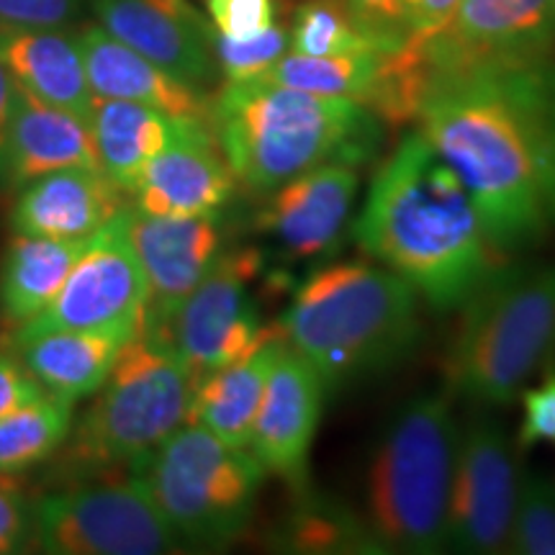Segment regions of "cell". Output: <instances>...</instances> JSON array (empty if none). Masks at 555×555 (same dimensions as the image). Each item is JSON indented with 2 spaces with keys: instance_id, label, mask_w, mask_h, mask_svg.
<instances>
[{
  "instance_id": "obj_19",
  "label": "cell",
  "mask_w": 555,
  "mask_h": 555,
  "mask_svg": "<svg viewBox=\"0 0 555 555\" xmlns=\"http://www.w3.org/2000/svg\"><path fill=\"white\" fill-rule=\"evenodd\" d=\"M124 204V191L99 168L47 172L21 191L11 227L26 237L82 240L108 224Z\"/></svg>"
},
{
  "instance_id": "obj_24",
  "label": "cell",
  "mask_w": 555,
  "mask_h": 555,
  "mask_svg": "<svg viewBox=\"0 0 555 555\" xmlns=\"http://www.w3.org/2000/svg\"><path fill=\"white\" fill-rule=\"evenodd\" d=\"M286 339L273 337L237 363L201 380L193 391L189 422L206 427L232 448H249L255 420H258L262 393L270 371L281 356Z\"/></svg>"
},
{
  "instance_id": "obj_18",
  "label": "cell",
  "mask_w": 555,
  "mask_h": 555,
  "mask_svg": "<svg viewBox=\"0 0 555 555\" xmlns=\"http://www.w3.org/2000/svg\"><path fill=\"white\" fill-rule=\"evenodd\" d=\"M268 206L260 211L258 227L268 232L283 253L307 260L335 245L350 217L358 191V172L352 165L327 163L273 189Z\"/></svg>"
},
{
  "instance_id": "obj_23",
  "label": "cell",
  "mask_w": 555,
  "mask_h": 555,
  "mask_svg": "<svg viewBox=\"0 0 555 555\" xmlns=\"http://www.w3.org/2000/svg\"><path fill=\"white\" fill-rule=\"evenodd\" d=\"M131 335V330H60L24 339L16 347L50 397L78 404L103 386Z\"/></svg>"
},
{
  "instance_id": "obj_22",
  "label": "cell",
  "mask_w": 555,
  "mask_h": 555,
  "mask_svg": "<svg viewBox=\"0 0 555 555\" xmlns=\"http://www.w3.org/2000/svg\"><path fill=\"white\" fill-rule=\"evenodd\" d=\"M0 65L21 90L73 111L90 124L95 93L90 90L78 37L57 29L0 24Z\"/></svg>"
},
{
  "instance_id": "obj_8",
  "label": "cell",
  "mask_w": 555,
  "mask_h": 555,
  "mask_svg": "<svg viewBox=\"0 0 555 555\" xmlns=\"http://www.w3.org/2000/svg\"><path fill=\"white\" fill-rule=\"evenodd\" d=\"M129 474L183 543L211 547L247 530L266 468L249 448L185 422Z\"/></svg>"
},
{
  "instance_id": "obj_38",
  "label": "cell",
  "mask_w": 555,
  "mask_h": 555,
  "mask_svg": "<svg viewBox=\"0 0 555 555\" xmlns=\"http://www.w3.org/2000/svg\"><path fill=\"white\" fill-rule=\"evenodd\" d=\"M399 24L406 37H422L446 21L461 0H397Z\"/></svg>"
},
{
  "instance_id": "obj_29",
  "label": "cell",
  "mask_w": 555,
  "mask_h": 555,
  "mask_svg": "<svg viewBox=\"0 0 555 555\" xmlns=\"http://www.w3.org/2000/svg\"><path fill=\"white\" fill-rule=\"evenodd\" d=\"M73 409L57 397L29 401L0 420V474H21L65 446L73 429Z\"/></svg>"
},
{
  "instance_id": "obj_17",
  "label": "cell",
  "mask_w": 555,
  "mask_h": 555,
  "mask_svg": "<svg viewBox=\"0 0 555 555\" xmlns=\"http://www.w3.org/2000/svg\"><path fill=\"white\" fill-rule=\"evenodd\" d=\"M95 16L111 37L189 86L217 73L214 26L180 0H95Z\"/></svg>"
},
{
  "instance_id": "obj_27",
  "label": "cell",
  "mask_w": 555,
  "mask_h": 555,
  "mask_svg": "<svg viewBox=\"0 0 555 555\" xmlns=\"http://www.w3.org/2000/svg\"><path fill=\"white\" fill-rule=\"evenodd\" d=\"M409 37H393L365 24L347 0H307L294 13L288 44L307 57H337V54L391 52Z\"/></svg>"
},
{
  "instance_id": "obj_11",
  "label": "cell",
  "mask_w": 555,
  "mask_h": 555,
  "mask_svg": "<svg viewBox=\"0 0 555 555\" xmlns=\"http://www.w3.org/2000/svg\"><path fill=\"white\" fill-rule=\"evenodd\" d=\"M150 286L129 237V206L90 237L54 301L13 332V345L60 330L142 327Z\"/></svg>"
},
{
  "instance_id": "obj_3",
  "label": "cell",
  "mask_w": 555,
  "mask_h": 555,
  "mask_svg": "<svg viewBox=\"0 0 555 555\" xmlns=\"http://www.w3.org/2000/svg\"><path fill=\"white\" fill-rule=\"evenodd\" d=\"M208 124L234 178L253 191H273L327 163L356 168L380 137L378 116L363 103L262 78L227 80Z\"/></svg>"
},
{
  "instance_id": "obj_37",
  "label": "cell",
  "mask_w": 555,
  "mask_h": 555,
  "mask_svg": "<svg viewBox=\"0 0 555 555\" xmlns=\"http://www.w3.org/2000/svg\"><path fill=\"white\" fill-rule=\"evenodd\" d=\"M44 393L47 391L31 376L24 360L0 347V420Z\"/></svg>"
},
{
  "instance_id": "obj_25",
  "label": "cell",
  "mask_w": 555,
  "mask_h": 555,
  "mask_svg": "<svg viewBox=\"0 0 555 555\" xmlns=\"http://www.w3.org/2000/svg\"><path fill=\"white\" fill-rule=\"evenodd\" d=\"M90 129L99 150L101 170L124 193H134L147 165L176 134L178 119L142 103L95 95Z\"/></svg>"
},
{
  "instance_id": "obj_26",
  "label": "cell",
  "mask_w": 555,
  "mask_h": 555,
  "mask_svg": "<svg viewBox=\"0 0 555 555\" xmlns=\"http://www.w3.org/2000/svg\"><path fill=\"white\" fill-rule=\"evenodd\" d=\"M88 245L90 237L50 240L16 234L0 266V311L5 322L18 330L50 307Z\"/></svg>"
},
{
  "instance_id": "obj_33",
  "label": "cell",
  "mask_w": 555,
  "mask_h": 555,
  "mask_svg": "<svg viewBox=\"0 0 555 555\" xmlns=\"http://www.w3.org/2000/svg\"><path fill=\"white\" fill-rule=\"evenodd\" d=\"M214 29L229 39L258 37L275 24V0H206Z\"/></svg>"
},
{
  "instance_id": "obj_28",
  "label": "cell",
  "mask_w": 555,
  "mask_h": 555,
  "mask_svg": "<svg viewBox=\"0 0 555 555\" xmlns=\"http://www.w3.org/2000/svg\"><path fill=\"white\" fill-rule=\"evenodd\" d=\"M393 52V50H391ZM388 52L337 54V57H307V54H283L262 80L317 95H339L367 106L378 86L380 65Z\"/></svg>"
},
{
  "instance_id": "obj_10",
  "label": "cell",
  "mask_w": 555,
  "mask_h": 555,
  "mask_svg": "<svg viewBox=\"0 0 555 555\" xmlns=\"http://www.w3.org/2000/svg\"><path fill=\"white\" fill-rule=\"evenodd\" d=\"M260 266L262 258L255 249L219 255L176 314L163 327H152L176 347L196 386L221 367L247 358L268 339L281 337V330L262 324L253 296Z\"/></svg>"
},
{
  "instance_id": "obj_6",
  "label": "cell",
  "mask_w": 555,
  "mask_h": 555,
  "mask_svg": "<svg viewBox=\"0 0 555 555\" xmlns=\"http://www.w3.org/2000/svg\"><path fill=\"white\" fill-rule=\"evenodd\" d=\"M196 384L178 350L147 324L121 347L95 399L69 429L78 470L131 468L189 422Z\"/></svg>"
},
{
  "instance_id": "obj_39",
  "label": "cell",
  "mask_w": 555,
  "mask_h": 555,
  "mask_svg": "<svg viewBox=\"0 0 555 555\" xmlns=\"http://www.w3.org/2000/svg\"><path fill=\"white\" fill-rule=\"evenodd\" d=\"M16 82L9 75V69L0 65V168H3L5 144H9V131L13 121V108H16Z\"/></svg>"
},
{
  "instance_id": "obj_16",
  "label": "cell",
  "mask_w": 555,
  "mask_h": 555,
  "mask_svg": "<svg viewBox=\"0 0 555 555\" xmlns=\"http://www.w3.org/2000/svg\"><path fill=\"white\" fill-rule=\"evenodd\" d=\"M234 180L211 124L178 119L176 134L134 189V208L150 217H206L232 198Z\"/></svg>"
},
{
  "instance_id": "obj_15",
  "label": "cell",
  "mask_w": 555,
  "mask_h": 555,
  "mask_svg": "<svg viewBox=\"0 0 555 555\" xmlns=\"http://www.w3.org/2000/svg\"><path fill=\"white\" fill-rule=\"evenodd\" d=\"M129 237L150 286L142 322L163 327L221 255L219 219L217 214L150 217L129 208Z\"/></svg>"
},
{
  "instance_id": "obj_5",
  "label": "cell",
  "mask_w": 555,
  "mask_h": 555,
  "mask_svg": "<svg viewBox=\"0 0 555 555\" xmlns=\"http://www.w3.org/2000/svg\"><path fill=\"white\" fill-rule=\"evenodd\" d=\"M555 358V262L499 268L463 304L448 384L478 404H512Z\"/></svg>"
},
{
  "instance_id": "obj_20",
  "label": "cell",
  "mask_w": 555,
  "mask_h": 555,
  "mask_svg": "<svg viewBox=\"0 0 555 555\" xmlns=\"http://www.w3.org/2000/svg\"><path fill=\"white\" fill-rule=\"evenodd\" d=\"M86 75L99 99L142 103L176 119H211V103L201 88L172 78L155 62L114 39L103 26H90L78 37Z\"/></svg>"
},
{
  "instance_id": "obj_13",
  "label": "cell",
  "mask_w": 555,
  "mask_h": 555,
  "mask_svg": "<svg viewBox=\"0 0 555 555\" xmlns=\"http://www.w3.org/2000/svg\"><path fill=\"white\" fill-rule=\"evenodd\" d=\"M519 474L504 429L476 416L457 437L448 504V545L463 553H502L509 545Z\"/></svg>"
},
{
  "instance_id": "obj_36",
  "label": "cell",
  "mask_w": 555,
  "mask_h": 555,
  "mask_svg": "<svg viewBox=\"0 0 555 555\" xmlns=\"http://www.w3.org/2000/svg\"><path fill=\"white\" fill-rule=\"evenodd\" d=\"M80 0H0V24L57 29L78 13Z\"/></svg>"
},
{
  "instance_id": "obj_30",
  "label": "cell",
  "mask_w": 555,
  "mask_h": 555,
  "mask_svg": "<svg viewBox=\"0 0 555 555\" xmlns=\"http://www.w3.org/2000/svg\"><path fill=\"white\" fill-rule=\"evenodd\" d=\"M283 545L296 553H373L380 551L367 525L335 504H304L283 527Z\"/></svg>"
},
{
  "instance_id": "obj_35",
  "label": "cell",
  "mask_w": 555,
  "mask_h": 555,
  "mask_svg": "<svg viewBox=\"0 0 555 555\" xmlns=\"http://www.w3.org/2000/svg\"><path fill=\"white\" fill-rule=\"evenodd\" d=\"M522 412L519 442L525 448L538 442L555 446V376H547L545 384L522 391Z\"/></svg>"
},
{
  "instance_id": "obj_9",
  "label": "cell",
  "mask_w": 555,
  "mask_h": 555,
  "mask_svg": "<svg viewBox=\"0 0 555 555\" xmlns=\"http://www.w3.org/2000/svg\"><path fill=\"white\" fill-rule=\"evenodd\" d=\"M31 545L50 555H159L183 540L139 486H75L31 506Z\"/></svg>"
},
{
  "instance_id": "obj_4",
  "label": "cell",
  "mask_w": 555,
  "mask_h": 555,
  "mask_svg": "<svg viewBox=\"0 0 555 555\" xmlns=\"http://www.w3.org/2000/svg\"><path fill=\"white\" fill-rule=\"evenodd\" d=\"M278 330L330 391L401 363L420 337V301L386 266L337 262L296 291Z\"/></svg>"
},
{
  "instance_id": "obj_31",
  "label": "cell",
  "mask_w": 555,
  "mask_h": 555,
  "mask_svg": "<svg viewBox=\"0 0 555 555\" xmlns=\"http://www.w3.org/2000/svg\"><path fill=\"white\" fill-rule=\"evenodd\" d=\"M506 551L555 555V486L538 476L519 481L515 517Z\"/></svg>"
},
{
  "instance_id": "obj_34",
  "label": "cell",
  "mask_w": 555,
  "mask_h": 555,
  "mask_svg": "<svg viewBox=\"0 0 555 555\" xmlns=\"http://www.w3.org/2000/svg\"><path fill=\"white\" fill-rule=\"evenodd\" d=\"M31 538V504L13 474H0V555L18 553Z\"/></svg>"
},
{
  "instance_id": "obj_7",
  "label": "cell",
  "mask_w": 555,
  "mask_h": 555,
  "mask_svg": "<svg viewBox=\"0 0 555 555\" xmlns=\"http://www.w3.org/2000/svg\"><path fill=\"white\" fill-rule=\"evenodd\" d=\"M457 429L442 397L404 404L380 437L367 474V527L378 545L437 553L448 545Z\"/></svg>"
},
{
  "instance_id": "obj_21",
  "label": "cell",
  "mask_w": 555,
  "mask_h": 555,
  "mask_svg": "<svg viewBox=\"0 0 555 555\" xmlns=\"http://www.w3.org/2000/svg\"><path fill=\"white\" fill-rule=\"evenodd\" d=\"M67 168L101 170L90 124L18 88L0 178L11 185H26Z\"/></svg>"
},
{
  "instance_id": "obj_1",
  "label": "cell",
  "mask_w": 555,
  "mask_h": 555,
  "mask_svg": "<svg viewBox=\"0 0 555 555\" xmlns=\"http://www.w3.org/2000/svg\"><path fill=\"white\" fill-rule=\"evenodd\" d=\"M422 134L461 176L502 255L555 232V60L429 75Z\"/></svg>"
},
{
  "instance_id": "obj_2",
  "label": "cell",
  "mask_w": 555,
  "mask_h": 555,
  "mask_svg": "<svg viewBox=\"0 0 555 555\" xmlns=\"http://www.w3.org/2000/svg\"><path fill=\"white\" fill-rule=\"evenodd\" d=\"M356 237L435 309H457L502 266L461 176L422 131L380 165Z\"/></svg>"
},
{
  "instance_id": "obj_12",
  "label": "cell",
  "mask_w": 555,
  "mask_h": 555,
  "mask_svg": "<svg viewBox=\"0 0 555 555\" xmlns=\"http://www.w3.org/2000/svg\"><path fill=\"white\" fill-rule=\"evenodd\" d=\"M412 39L427 78L543 60L555 44V0H461L437 29Z\"/></svg>"
},
{
  "instance_id": "obj_14",
  "label": "cell",
  "mask_w": 555,
  "mask_h": 555,
  "mask_svg": "<svg viewBox=\"0 0 555 555\" xmlns=\"http://www.w3.org/2000/svg\"><path fill=\"white\" fill-rule=\"evenodd\" d=\"M327 386L314 365L288 343L270 371L255 420L249 450L266 474L301 489L307 481L309 450L322 416Z\"/></svg>"
},
{
  "instance_id": "obj_32",
  "label": "cell",
  "mask_w": 555,
  "mask_h": 555,
  "mask_svg": "<svg viewBox=\"0 0 555 555\" xmlns=\"http://www.w3.org/2000/svg\"><path fill=\"white\" fill-rule=\"evenodd\" d=\"M288 50V29L268 26L258 37L229 39L214 29V57L227 80H253L266 75Z\"/></svg>"
}]
</instances>
